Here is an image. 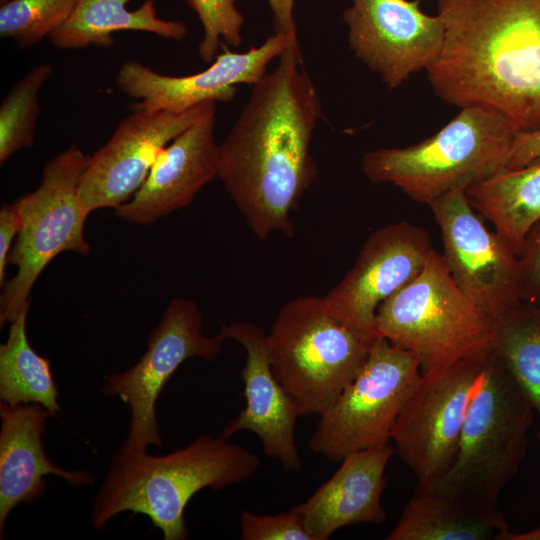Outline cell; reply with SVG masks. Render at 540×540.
Returning a JSON list of instances; mask_svg holds the SVG:
<instances>
[{
	"mask_svg": "<svg viewBox=\"0 0 540 540\" xmlns=\"http://www.w3.org/2000/svg\"><path fill=\"white\" fill-rule=\"evenodd\" d=\"M428 206L441 231L443 262L457 287L494 319L521 303L518 256L484 225L466 191L448 192Z\"/></svg>",
	"mask_w": 540,
	"mask_h": 540,
	"instance_id": "7c38bea8",
	"label": "cell"
},
{
	"mask_svg": "<svg viewBox=\"0 0 540 540\" xmlns=\"http://www.w3.org/2000/svg\"><path fill=\"white\" fill-rule=\"evenodd\" d=\"M9 0H0V4L3 5L5 4L6 2H8Z\"/></svg>",
	"mask_w": 540,
	"mask_h": 540,
	"instance_id": "e575fe53",
	"label": "cell"
},
{
	"mask_svg": "<svg viewBox=\"0 0 540 540\" xmlns=\"http://www.w3.org/2000/svg\"><path fill=\"white\" fill-rule=\"evenodd\" d=\"M436 5L444 43L426 70L436 96L494 111L518 133L540 130V0Z\"/></svg>",
	"mask_w": 540,
	"mask_h": 540,
	"instance_id": "7a4b0ae2",
	"label": "cell"
},
{
	"mask_svg": "<svg viewBox=\"0 0 540 540\" xmlns=\"http://www.w3.org/2000/svg\"><path fill=\"white\" fill-rule=\"evenodd\" d=\"M495 540H540V524L524 532H513L507 528L499 532Z\"/></svg>",
	"mask_w": 540,
	"mask_h": 540,
	"instance_id": "836d02e7",
	"label": "cell"
},
{
	"mask_svg": "<svg viewBox=\"0 0 540 540\" xmlns=\"http://www.w3.org/2000/svg\"><path fill=\"white\" fill-rule=\"evenodd\" d=\"M331 311L324 297L300 296L279 310L266 345L273 373L300 416H319L355 378L374 340Z\"/></svg>",
	"mask_w": 540,
	"mask_h": 540,
	"instance_id": "8992f818",
	"label": "cell"
},
{
	"mask_svg": "<svg viewBox=\"0 0 540 540\" xmlns=\"http://www.w3.org/2000/svg\"><path fill=\"white\" fill-rule=\"evenodd\" d=\"M258 456L221 436L203 435L166 455L122 446L94 496L91 521L101 529L121 512L144 514L165 540L188 537L184 510L200 490L219 491L251 479Z\"/></svg>",
	"mask_w": 540,
	"mask_h": 540,
	"instance_id": "3957f363",
	"label": "cell"
},
{
	"mask_svg": "<svg viewBox=\"0 0 540 540\" xmlns=\"http://www.w3.org/2000/svg\"><path fill=\"white\" fill-rule=\"evenodd\" d=\"M297 36L274 33L258 47L234 52L223 45L205 70L185 76H170L129 60L118 70V89L135 99L131 110L184 112L209 101H231L239 84L254 85L266 73L269 63L284 52Z\"/></svg>",
	"mask_w": 540,
	"mask_h": 540,
	"instance_id": "2e32d148",
	"label": "cell"
},
{
	"mask_svg": "<svg viewBox=\"0 0 540 540\" xmlns=\"http://www.w3.org/2000/svg\"><path fill=\"white\" fill-rule=\"evenodd\" d=\"M29 308L11 322L7 340L0 345V399L10 405L37 403L52 416L61 411L50 361L31 347L26 320Z\"/></svg>",
	"mask_w": 540,
	"mask_h": 540,
	"instance_id": "cb8c5ba5",
	"label": "cell"
},
{
	"mask_svg": "<svg viewBox=\"0 0 540 540\" xmlns=\"http://www.w3.org/2000/svg\"><path fill=\"white\" fill-rule=\"evenodd\" d=\"M20 228V218L14 204L5 205L0 211V285L6 283V265L12 243Z\"/></svg>",
	"mask_w": 540,
	"mask_h": 540,
	"instance_id": "4dcf8cb0",
	"label": "cell"
},
{
	"mask_svg": "<svg viewBox=\"0 0 540 540\" xmlns=\"http://www.w3.org/2000/svg\"><path fill=\"white\" fill-rule=\"evenodd\" d=\"M535 415L525 391L492 352L470 400L455 460L434 484L497 504L526 456Z\"/></svg>",
	"mask_w": 540,
	"mask_h": 540,
	"instance_id": "52a82bcc",
	"label": "cell"
},
{
	"mask_svg": "<svg viewBox=\"0 0 540 540\" xmlns=\"http://www.w3.org/2000/svg\"><path fill=\"white\" fill-rule=\"evenodd\" d=\"M118 31H141L182 41L187 27L158 17L155 0H77L67 20L48 38L60 49L107 48Z\"/></svg>",
	"mask_w": 540,
	"mask_h": 540,
	"instance_id": "7402d4cb",
	"label": "cell"
},
{
	"mask_svg": "<svg viewBox=\"0 0 540 540\" xmlns=\"http://www.w3.org/2000/svg\"><path fill=\"white\" fill-rule=\"evenodd\" d=\"M466 195L518 256L525 235L540 219V160L476 183Z\"/></svg>",
	"mask_w": 540,
	"mask_h": 540,
	"instance_id": "603a6c76",
	"label": "cell"
},
{
	"mask_svg": "<svg viewBox=\"0 0 540 540\" xmlns=\"http://www.w3.org/2000/svg\"><path fill=\"white\" fill-rule=\"evenodd\" d=\"M483 363L460 361L420 375L391 433L417 482L434 483L453 464Z\"/></svg>",
	"mask_w": 540,
	"mask_h": 540,
	"instance_id": "8fae6325",
	"label": "cell"
},
{
	"mask_svg": "<svg viewBox=\"0 0 540 540\" xmlns=\"http://www.w3.org/2000/svg\"><path fill=\"white\" fill-rule=\"evenodd\" d=\"M395 452L387 443L348 454L327 481L292 507L313 540H326L347 526L386 520L384 474Z\"/></svg>",
	"mask_w": 540,
	"mask_h": 540,
	"instance_id": "d6986e66",
	"label": "cell"
},
{
	"mask_svg": "<svg viewBox=\"0 0 540 540\" xmlns=\"http://www.w3.org/2000/svg\"><path fill=\"white\" fill-rule=\"evenodd\" d=\"M202 314L197 304L174 298L161 321L148 336L147 349L128 370L109 376L101 388L107 396H118L129 408L128 437L123 446L146 450L162 445L156 402L169 378L190 358L214 360L224 339L202 333Z\"/></svg>",
	"mask_w": 540,
	"mask_h": 540,
	"instance_id": "30bf717a",
	"label": "cell"
},
{
	"mask_svg": "<svg viewBox=\"0 0 540 540\" xmlns=\"http://www.w3.org/2000/svg\"><path fill=\"white\" fill-rule=\"evenodd\" d=\"M420 0H351L343 20L354 55L390 89L427 70L441 53L445 28Z\"/></svg>",
	"mask_w": 540,
	"mask_h": 540,
	"instance_id": "4fadbf2b",
	"label": "cell"
},
{
	"mask_svg": "<svg viewBox=\"0 0 540 540\" xmlns=\"http://www.w3.org/2000/svg\"><path fill=\"white\" fill-rule=\"evenodd\" d=\"M273 14L275 33L297 36V27L294 20L295 0H265Z\"/></svg>",
	"mask_w": 540,
	"mask_h": 540,
	"instance_id": "d6a6232c",
	"label": "cell"
},
{
	"mask_svg": "<svg viewBox=\"0 0 540 540\" xmlns=\"http://www.w3.org/2000/svg\"><path fill=\"white\" fill-rule=\"evenodd\" d=\"M52 414L41 404L10 405L0 401V534L10 512L44 496L46 475L61 477L72 486L92 484L88 471H70L54 465L46 455L42 436Z\"/></svg>",
	"mask_w": 540,
	"mask_h": 540,
	"instance_id": "ffe728a7",
	"label": "cell"
},
{
	"mask_svg": "<svg viewBox=\"0 0 540 540\" xmlns=\"http://www.w3.org/2000/svg\"><path fill=\"white\" fill-rule=\"evenodd\" d=\"M421 375L417 358L378 336L355 378L319 415L309 447L330 461L387 444Z\"/></svg>",
	"mask_w": 540,
	"mask_h": 540,
	"instance_id": "9c48e42d",
	"label": "cell"
},
{
	"mask_svg": "<svg viewBox=\"0 0 540 540\" xmlns=\"http://www.w3.org/2000/svg\"><path fill=\"white\" fill-rule=\"evenodd\" d=\"M495 320L493 353L529 397L540 440V304L521 302Z\"/></svg>",
	"mask_w": 540,
	"mask_h": 540,
	"instance_id": "d4e9b609",
	"label": "cell"
},
{
	"mask_svg": "<svg viewBox=\"0 0 540 540\" xmlns=\"http://www.w3.org/2000/svg\"><path fill=\"white\" fill-rule=\"evenodd\" d=\"M376 330L411 352L423 374L460 361L484 362L494 350L496 320L457 287L432 249L422 271L380 304Z\"/></svg>",
	"mask_w": 540,
	"mask_h": 540,
	"instance_id": "5b68a950",
	"label": "cell"
},
{
	"mask_svg": "<svg viewBox=\"0 0 540 540\" xmlns=\"http://www.w3.org/2000/svg\"><path fill=\"white\" fill-rule=\"evenodd\" d=\"M218 334L239 343L246 353L241 370L246 403L224 426L221 437L229 439L241 430L250 431L266 456L278 460L285 471H300L302 460L295 438L299 415L273 373L266 334L257 325L237 321L222 325Z\"/></svg>",
	"mask_w": 540,
	"mask_h": 540,
	"instance_id": "e0dca14e",
	"label": "cell"
},
{
	"mask_svg": "<svg viewBox=\"0 0 540 540\" xmlns=\"http://www.w3.org/2000/svg\"><path fill=\"white\" fill-rule=\"evenodd\" d=\"M197 14L203 29L198 54L206 62H212L222 43L233 47L242 44L244 17L236 7L238 0H187Z\"/></svg>",
	"mask_w": 540,
	"mask_h": 540,
	"instance_id": "83f0119b",
	"label": "cell"
},
{
	"mask_svg": "<svg viewBox=\"0 0 540 540\" xmlns=\"http://www.w3.org/2000/svg\"><path fill=\"white\" fill-rule=\"evenodd\" d=\"M213 111L215 101L180 113L132 110L107 142L89 156L78 185L86 210L114 209L127 202L143 184L162 150Z\"/></svg>",
	"mask_w": 540,
	"mask_h": 540,
	"instance_id": "5bb4252c",
	"label": "cell"
},
{
	"mask_svg": "<svg viewBox=\"0 0 540 540\" xmlns=\"http://www.w3.org/2000/svg\"><path fill=\"white\" fill-rule=\"evenodd\" d=\"M76 1L9 0L0 8V36L20 48H30L67 20Z\"/></svg>",
	"mask_w": 540,
	"mask_h": 540,
	"instance_id": "4316f807",
	"label": "cell"
},
{
	"mask_svg": "<svg viewBox=\"0 0 540 540\" xmlns=\"http://www.w3.org/2000/svg\"><path fill=\"white\" fill-rule=\"evenodd\" d=\"M89 156L75 144L54 156L43 168L38 188L18 198L20 228L8 257L17 267L0 296V324L12 322L29 308L31 289L45 267L60 253L86 255L84 236L89 212L78 193Z\"/></svg>",
	"mask_w": 540,
	"mask_h": 540,
	"instance_id": "ba28073f",
	"label": "cell"
},
{
	"mask_svg": "<svg viewBox=\"0 0 540 540\" xmlns=\"http://www.w3.org/2000/svg\"><path fill=\"white\" fill-rule=\"evenodd\" d=\"M428 232L408 221L395 222L370 234L355 264L324 297L341 321L371 336L378 307L409 284L432 251Z\"/></svg>",
	"mask_w": 540,
	"mask_h": 540,
	"instance_id": "9a60e30c",
	"label": "cell"
},
{
	"mask_svg": "<svg viewBox=\"0 0 540 540\" xmlns=\"http://www.w3.org/2000/svg\"><path fill=\"white\" fill-rule=\"evenodd\" d=\"M53 67L41 64L13 84L0 105V164L32 147L40 115L39 93Z\"/></svg>",
	"mask_w": 540,
	"mask_h": 540,
	"instance_id": "484cf974",
	"label": "cell"
},
{
	"mask_svg": "<svg viewBox=\"0 0 540 540\" xmlns=\"http://www.w3.org/2000/svg\"><path fill=\"white\" fill-rule=\"evenodd\" d=\"M215 124L213 111L170 142L135 194L114 208L115 215L126 222L148 225L189 205L202 187L218 177Z\"/></svg>",
	"mask_w": 540,
	"mask_h": 540,
	"instance_id": "ac0fdd59",
	"label": "cell"
},
{
	"mask_svg": "<svg viewBox=\"0 0 540 540\" xmlns=\"http://www.w3.org/2000/svg\"><path fill=\"white\" fill-rule=\"evenodd\" d=\"M521 301L540 304V219L529 229L518 253Z\"/></svg>",
	"mask_w": 540,
	"mask_h": 540,
	"instance_id": "f546056e",
	"label": "cell"
},
{
	"mask_svg": "<svg viewBox=\"0 0 540 540\" xmlns=\"http://www.w3.org/2000/svg\"><path fill=\"white\" fill-rule=\"evenodd\" d=\"M242 540H313L300 515L290 511L275 515H257L244 510L240 516Z\"/></svg>",
	"mask_w": 540,
	"mask_h": 540,
	"instance_id": "f1b7e54d",
	"label": "cell"
},
{
	"mask_svg": "<svg viewBox=\"0 0 540 540\" xmlns=\"http://www.w3.org/2000/svg\"><path fill=\"white\" fill-rule=\"evenodd\" d=\"M540 160V130L517 133L510 151L507 170L518 169Z\"/></svg>",
	"mask_w": 540,
	"mask_h": 540,
	"instance_id": "1f68e13d",
	"label": "cell"
},
{
	"mask_svg": "<svg viewBox=\"0 0 540 540\" xmlns=\"http://www.w3.org/2000/svg\"><path fill=\"white\" fill-rule=\"evenodd\" d=\"M251 94L219 143L218 177L259 239L292 237L290 214L318 174L311 141L321 116L315 86L303 69L298 40Z\"/></svg>",
	"mask_w": 540,
	"mask_h": 540,
	"instance_id": "6da1fadb",
	"label": "cell"
},
{
	"mask_svg": "<svg viewBox=\"0 0 540 540\" xmlns=\"http://www.w3.org/2000/svg\"><path fill=\"white\" fill-rule=\"evenodd\" d=\"M509 528L497 504L417 482L387 540H490Z\"/></svg>",
	"mask_w": 540,
	"mask_h": 540,
	"instance_id": "44dd1931",
	"label": "cell"
},
{
	"mask_svg": "<svg viewBox=\"0 0 540 540\" xmlns=\"http://www.w3.org/2000/svg\"><path fill=\"white\" fill-rule=\"evenodd\" d=\"M518 132L498 113L463 107L434 135L406 147L364 154L362 170L375 183H391L412 200L429 205L440 196L507 170Z\"/></svg>",
	"mask_w": 540,
	"mask_h": 540,
	"instance_id": "277c9868",
	"label": "cell"
}]
</instances>
